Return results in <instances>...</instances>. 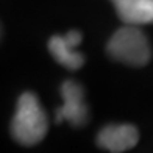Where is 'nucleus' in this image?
Masks as SVG:
<instances>
[{
	"instance_id": "obj_6",
	"label": "nucleus",
	"mask_w": 153,
	"mask_h": 153,
	"mask_svg": "<svg viewBox=\"0 0 153 153\" xmlns=\"http://www.w3.org/2000/svg\"><path fill=\"white\" fill-rule=\"evenodd\" d=\"M117 16L128 25L153 24V0H111Z\"/></svg>"
},
{
	"instance_id": "obj_3",
	"label": "nucleus",
	"mask_w": 153,
	"mask_h": 153,
	"mask_svg": "<svg viewBox=\"0 0 153 153\" xmlns=\"http://www.w3.org/2000/svg\"><path fill=\"white\" fill-rule=\"evenodd\" d=\"M61 99L62 105L55 113L56 123L69 122L74 127H83L88 122V105L85 102V91L83 86L72 80H66L61 85Z\"/></svg>"
},
{
	"instance_id": "obj_2",
	"label": "nucleus",
	"mask_w": 153,
	"mask_h": 153,
	"mask_svg": "<svg viewBox=\"0 0 153 153\" xmlns=\"http://www.w3.org/2000/svg\"><path fill=\"white\" fill-rule=\"evenodd\" d=\"M109 56L123 64L141 67L152 58V48L145 34L134 25H125L117 30L106 44Z\"/></svg>"
},
{
	"instance_id": "obj_5",
	"label": "nucleus",
	"mask_w": 153,
	"mask_h": 153,
	"mask_svg": "<svg viewBox=\"0 0 153 153\" xmlns=\"http://www.w3.org/2000/svg\"><path fill=\"white\" fill-rule=\"evenodd\" d=\"M139 141L136 127L130 123L106 125L97 134V145L100 149L113 153H120L133 149Z\"/></svg>"
},
{
	"instance_id": "obj_1",
	"label": "nucleus",
	"mask_w": 153,
	"mask_h": 153,
	"mask_svg": "<svg viewBox=\"0 0 153 153\" xmlns=\"http://www.w3.org/2000/svg\"><path fill=\"white\" fill-rule=\"evenodd\" d=\"M48 120L38 97L24 92L17 100L16 113L11 120V134L19 144L34 145L47 134Z\"/></svg>"
},
{
	"instance_id": "obj_4",
	"label": "nucleus",
	"mask_w": 153,
	"mask_h": 153,
	"mask_svg": "<svg viewBox=\"0 0 153 153\" xmlns=\"http://www.w3.org/2000/svg\"><path fill=\"white\" fill-rule=\"evenodd\" d=\"M81 39H83L81 33L76 30L66 33L64 36L55 34L48 41V50L61 66H64L66 69H71V71H76L85 64V56L74 50L81 42Z\"/></svg>"
}]
</instances>
